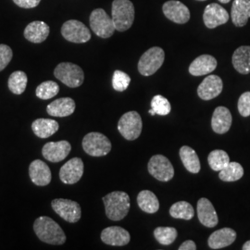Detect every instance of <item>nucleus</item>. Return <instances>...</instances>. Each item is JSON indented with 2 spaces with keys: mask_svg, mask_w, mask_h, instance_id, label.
<instances>
[{
  "mask_svg": "<svg viewBox=\"0 0 250 250\" xmlns=\"http://www.w3.org/2000/svg\"><path fill=\"white\" fill-rule=\"evenodd\" d=\"M197 1H206V0H197Z\"/></svg>",
  "mask_w": 250,
  "mask_h": 250,
  "instance_id": "44",
  "label": "nucleus"
},
{
  "mask_svg": "<svg viewBox=\"0 0 250 250\" xmlns=\"http://www.w3.org/2000/svg\"><path fill=\"white\" fill-rule=\"evenodd\" d=\"M59 92L60 86L56 82L45 81L37 86L36 95L38 99L47 100L56 97L59 94Z\"/></svg>",
  "mask_w": 250,
  "mask_h": 250,
  "instance_id": "34",
  "label": "nucleus"
},
{
  "mask_svg": "<svg viewBox=\"0 0 250 250\" xmlns=\"http://www.w3.org/2000/svg\"><path fill=\"white\" fill-rule=\"evenodd\" d=\"M148 172L161 182H168L174 176V169L168 158L163 155H155L147 165Z\"/></svg>",
  "mask_w": 250,
  "mask_h": 250,
  "instance_id": "9",
  "label": "nucleus"
},
{
  "mask_svg": "<svg viewBox=\"0 0 250 250\" xmlns=\"http://www.w3.org/2000/svg\"><path fill=\"white\" fill-rule=\"evenodd\" d=\"M180 158L185 168L191 173H198L201 169L200 161L197 152L188 146H184L180 149Z\"/></svg>",
  "mask_w": 250,
  "mask_h": 250,
  "instance_id": "28",
  "label": "nucleus"
},
{
  "mask_svg": "<svg viewBox=\"0 0 250 250\" xmlns=\"http://www.w3.org/2000/svg\"><path fill=\"white\" fill-rule=\"evenodd\" d=\"M83 148L91 157H103L111 150V143L106 135L97 132L86 134L83 139Z\"/></svg>",
  "mask_w": 250,
  "mask_h": 250,
  "instance_id": "7",
  "label": "nucleus"
},
{
  "mask_svg": "<svg viewBox=\"0 0 250 250\" xmlns=\"http://www.w3.org/2000/svg\"><path fill=\"white\" fill-rule=\"evenodd\" d=\"M83 162L80 158L67 161L60 170V178L63 184L74 185L80 181L83 174Z\"/></svg>",
  "mask_w": 250,
  "mask_h": 250,
  "instance_id": "13",
  "label": "nucleus"
},
{
  "mask_svg": "<svg viewBox=\"0 0 250 250\" xmlns=\"http://www.w3.org/2000/svg\"><path fill=\"white\" fill-rule=\"evenodd\" d=\"M221 3H224V4H227V3H229L231 0H219Z\"/></svg>",
  "mask_w": 250,
  "mask_h": 250,
  "instance_id": "43",
  "label": "nucleus"
},
{
  "mask_svg": "<svg viewBox=\"0 0 250 250\" xmlns=\"http://www.w3.org/2000/svg\"><path fill=\"white\" fill-rule=\"evenodd\" d=\"M238 111L243 117L250 116V92L242 94L238 99Z\"/></svg>",
  "mask_w": 250,
  "mask_h": 250,
  "instance_id": "39",
  "label": "nucleus"
},
{
  "mask_svg": "<svg viewBox=\"0 0 250 250\" xmlns=\"http://www.w3.org/2000/svg\"><path fill=\"white\" fill-rule=\"evenodd\" d=\"M217 61L213 56L201 55L189 66V73L193 76H203L213 72L217 67Z\"/></svg>",
  "mask_w": 250,
  "mask_h": 250,
  "instance_id": "22",
  "label": "nucleus"
},
{
  "mask_svg": "<svg viewBox=\"0 0 250 250\" xmlns=\"http://www.w3.org/2000/svg\"><path fill=\"white\" fill-rule=\"evenodd\" d=\"M72 150V146L68 141L48 142L42 148V155L46 161L60 162L65 160Z\"/></svg>",
  "mask_w": 250,
  "mask_h": 250,
  "instance_id": "16",
  "label": "nucleus"
},
{
  "mask_svg": "<svg viewBox=\"0 0 250 250\" xmlns=\"http://www.w3.org/2000/svg\"><path fill=\"white\" fill-rule=\"evenodd\" d=\"M164 60V50L159 46H153L141 56L138 62V72L143 76H151L161 69Z\"/></svg>",
  "mask_w": 250,
  "mask_h": 250,
  "instance_id": "5",
  "label": "nucleus"
},
{
  "mask_svg": "<svg viewBox=\"0 0 250 250\" xmlns=\"http://www.w3.org/2000/svg\"><path fill=\"white\" fill-rule=\"evenodd\" d=\"M178 232L173 227H158L154 231V236L161 245L169 246L177 238Z\"/></svg>",
  "mask_w": 250,
  "mask_h": 250,
  "instance_id": "35",
  "label": "nucleus"
},
{
  "mask_svg": "<svg viewBox=\"0 0 250 250\" xmlns=\"http://www.w3.org/2000/svg\"><path fill=\"white\" fill-rule=\"evenodd\" d=\"M27 78L26 73L21 71L12 72L8 81L9 89L15 95H21L26 89Z\"/></svg>",
  "mask_w": 250,
  "mask_h": 250,
  "instance_id": "30",
  "label": "nucleus"
},
{
  "mask_svg": "<svg viewBox=\"0 0 250 250\" xmlns=\"http://www.w3.org/2000/svg\"><path fill=\"white\" fill-rule=\"evenodd\" d=\"M236 239V232L231 228H223L210 234L208 245L211 250H221L231 246Z\"/></svg>",
  "mask_w": 250,
  "mask_h": 250,
  "instance_id": "21",
  "label": "nucleus"
},
{
  "mask_svg": "<svg viewBox=\"0 0 250 250\" xmlns=\"http://www.w3.org/2000/svg\"><path fill=\"white\" fill-rule=\"evenodd\" d=\"M231 17L235 26H245L250 18V0H233Z\"/></svg>",
  "mask_w": 250,
  "mask_h": 250,
  "instance_id": "25",
  "label": "nucleus"
},
{
  "mask_svg": "<svg viewBox=\"0 0 250 250\" xmlns=\"http://www.w3.org/2000/svg\"><path fill=\"white\" fill-rule=\"evenodd\" d=\"M208 161L209 167L212 170L214 171H221L230 163V158L224 150L216 149L208 154Z\"/></svg>",
  "mask_w": 250,
  "mask_h": 250,
  "instance_id": "33",
  "label": "nucleus"
},
{
  "mask_svg": "<svg viewBox=\"0 0 250 250\" xmlns=\"http://www.w3.org/2000/svg\"><path fill=\"white\" fill-rule=\"evenodd\" d=\"M232 117L230 110L225 107H218L215 108L211 127L216 134H226L232 126Z\"/></svg>",
  "mask_w": 250,
  "mask_h": 250,
  "instance_id": "20",
  "label": "nucleus"
},
{
  "mask_svg": "<svg viewBox=\"0 0 250 250\" xmlns=\"http://www.w3.org/2000/svg\"><path fill=\"white\" fill-rule=\"evenodd\" d=\"M244 175V169L238 162H230L224 169L219 171V178L224 182H235Z\"/></svg>",
  "mask_w": 250,
  "mask_h": 250,
  "instance_id": "32",
  "label": "nucleus"
},
{
  "mask_svg": "<svg viewBox=\"0 0 250 250\" xmlns=\"http://www.w3.org/2000/svg\"><path fill=\"white\" fill-rule=\"evenodd\" d=\"M232 65L241 74L250 73V45H242L232 55Z\"/></svg>",
  "mask_w": 250,
  "mask_h": 250,
  "instance_id": "26",
  "label": "nucleus"
},
{
  "mask_svg": "<svg viewBox=\"0 0 250 250\" xmlns=\"http://www.w3.org/2000/svg\"><path fill=\"white\" fill-rule=\"evenodd\" d=\"M197 209L198 220L206 227L213 228L219 223L214 207L208 198L202 197L197 201Z\"/></svg>",
  "mask_w": 250,
  "mask_h": 250,
  "instance_id": "19",
  "label": "nucleus"
},
{
  "mask_svg": "<svg viewBox=\"0 0 250 250\" xmlns=\"http://www.w3.org/2000/svg\"><path fill=\"white\" fill-rule=\"evenodd\" d=\"M13 2L21 8L33 9L39 5L41 0H13Z\"/></svg>",
  "mask_w": 250,
  "mask_h": 250,
  "instance_id": "40",
  "label": "nucleus"
},
{
  "mask_svg": "<svg viewBox=\"0 0 250 250\" xmlns=\"http://www.w3.org/2000/svg\"><path fill=\"white\" fill-rule=\"evenodd\" d=\"M29 175L37 187H45L50 184L52 174L48 165L44 161L36 160L29 166Z\"/></svg>",
  "mask_w": 250,
  "mask_h": 250,
  "instance_id": "18",
  "label": "nucleus"
},
{
  "mask_svg": "<svg viewBox=\"0 0 250 250\" xmlns=\"http://www.w3.org/2000/svg\"><path fill=\"white\" fill-rule=\"evenodd\" d=\"M12 50L9 45L0 44V72L3 71L12 60Z\"/></svg>",
  "mask_w": 250,
  "mask_h": 250,
  "instance_id": "38",
  "label": "nucleus"
},
{
  "mask_svg": "<svg viewBox=\"0 0 250 250\" xmlns=\"http://www.w3.org/2000/svg\"><path fill=\"white\" fill-rule=\"evenodd\" d=\"M49 32L50 28L45 22L36 21L27 25L24 30V37L32 43L39 44L48 37Z\"/></svg>",
  "mask_w": 250,
  "mask_h": 250,
  "instance_id": "23",
  "label": "nucleus"
},
{
  "mask_svg": "<svg viewBox=\"0 0 250 250\" xmlns=\"http://www.w3.org/2000/svg\"><path fill=\"white\" fill-rule=\"evenodd\" d=\"M101 240L108 246L124 247L131 240V235L127 230L120 226H110L101 232Z\"/></svg>",
  "mask_w": 250,
  "mask_h": 250,
  "instance_id": "17",
  "label": "nucleus"
},
{
  "mask_svg": "<svg viewBox=\"0 0 250 250\" xmlns=\"http://www.w3.org/2000/svg\"><path fill=\"white\" fill-rule=\"evenodd\" d=\"M131 83V77L122 71H115L112 77V86L118 92H124L128 88Z\"/></svg>",
  "mask_w": 250,
  "mask_h": 250,
  "instance_id": "37",
  "label": "nucleus"
},
{
  "mask_svg": "<svg viewBox=\"0 0 250 250\" xmlns=\"http://www.w3.org/2000/svg\"><path fill=\"white\" fill-rule=\"evenodd\" d=\"M197 250V245L193 240H188L184 242L180 247L179 250Z\"/></svg>",
  "mask_w": 250,
  "mask_h": 250,
  "instance_id": "41",
  "label": "nucleus"
},
{
  "mask_svg": "<svg viewBox=\"0 0 250 250\" xmlns=\"http://www.w3.org/2000/svg\"><path fill=\"white\" fill-rule=\"evenodd\" d=\"M170 215L175 219L189 221L194 217L195 210L193 206L187 201H178L170 207Z\"/></svg>",
  "mask_w": 250,
  "mask_h": 250,
  "instance_id": "31",
  "label": "nucleus"
},
{
  "mask_svg": "<svg viewBox=\"0 0 250 250\" xmlns=\"http://www.w3.org/2000/svg\"><path fill=\"white\" fill-rule=\"evenodd\" d=\"M36 236L49 245H63L66 242V234L62 227L54 220L46 216L37 218L34 224Z\"/></svg>",
  "mask_w": 250,
  "mask_h": 250,
  "instance_id": "1",
  "label": "nucleus"
},
{
  "mask_svg": "<svg viewBox=\"0 0 250 250\" xmlns=\"http://www.w3.org/2000/svg\"><path fill=\"white\" fill-rule=\"evenodd\" d=\"M229 13L221 5L211 3L206 7L203 13V21L206 27L214 29L216 27L225 24L229 21Z\"/></svg>",
  "mask_w": 250,
  "mask_h": 250,
  "instance_id": "14",
  "label": "nucleus"
},
{
  "mask_svg": "<svg viewBox=\"0 0 250 250\" xmlns=\"http://www.w3.org/2000/svg\"><path fill=\"white\" fill-rule=\"evenodd\" d=\"M54 211L70 224H75L81 219V206L70 199L57 198L51 202Z\"/></svg>",
  "mask_w": 250,
  "mask_h": 250,
  "instance_id": "11",
  "label": "nucleus"
},
{
  "mask_svg": "<svg viewBox=\"0 0 250 250\" xmlns=\"http://www.w3.org/2000/svg\"><path fill=\"white\" fill-rule=\"evenodd\" d=\"M59 123L52 119H37L32 124V130L40 138H48L59 130Z\"/></svg>",
  "mask_w": 250,
  "mask_h": 250,
  "instance_id": "27",
  "label": "nucleus"
},
{
  "mask_svg": "<svg viewBox=\"0 0 250 250\" xmlns=\"http://www.w3.org/2000/svg\"><path fill=\"white\" fill-rule=\"evenodd\" d=\"M103 202L107 218L114 222L125 219L131 207L129 195L123 191H114L107 194L103 197Z\"/></svg>",
  "mask_w": 250,
  "mask_h": 250,
  "instance_id": "2",
  "label": "nucleus"
},
{
  "mask_svg": "<svg viewBox=\"0 0 250 250\" xmlns=\"http://www.w3.org/2000/svg\"><path fill=\"white\" fill-rule=\"evenodd\" d=\"M224 89V83L218 75H208L198 85L197 95L203 100H211L217 98Z\"/></svg>",
  "mask_w": 250,
  "mask_h": 250,
  "instance_id": "15",
  "label": "nucleus"
},
{
  "mask_svg": "<svg viewBox=\"0 0 250 250\" xmlns=\"http://www.w3.org/2000/svg\"><path fill=\"white\" fill-rule=\"evenodd\" d=\"M243 250H250V241H247L244 245H243Z\"/></svg>",
  "mask_w": 250,
  "mask_h": 250,
  "instance_id": "42",
  "label": "nucleus"
},
{
  "mask_svg": "<svg viewBox=\"0 0 250 250\" xmlns=\"http://www.w3.org/2000/svg\"><path fill=\"white\" fill-rule=\"evenodd\" d=\"M137 204L144 212L153 214L160 208V202L157 196L149 190H143L137 196Z\"/></svg>",
  "mask_w": 250,
  "mask_h": 250,
  "instance_id": "29",
  "label": "nucleus"
},
{
  "mask_svg": "<svg viewBox=\"0 0 250 250\" xmlns=\"http://www.w3.org/2000/svg\"><path fill=\"white\" fill-rule=\"evenodd\" d=\"M162 11L166 18L178 24H185L190 20V10L185 4L177 0L165 2L162 6Z\"/></svg>",
  "mask_w": 250,
  "mask_h": 250,
  "instance_id": "12",
  "label": "nucleus"
},
{
  "mask_svg": "<svg viewBox=\"0 0 250 250\" xmlns=\"http://www.w3.org/2000/svg\"><path fill=\"white\" fill-rule=\"evenodd\" d=\"M143 123L137 111H128L121 117L118 123V130L126 140L134 141L142 133Z\"/></svg>",
  "mask_w": 250,
  "mask_h": 250,
  "instance_id": "6",
  "label": "nucleus"
},
{
  "mask_svg": "<svg viewBox=\"0 0 250 250\" xmlns=\"http://www.w3.org/2000/svg\"><path fill=\"white\" fill-rule=\"evenodd\" d=\"M62 35L66 40L76 44L86 43L91 39L88 28L76 20H70L64 22L62 27Z\"/></svg>",
  "mask_w": 250,
  "mask_h": 250,
  "instance_id": "10",
  "label": "nucleus"
},
{
  "mask_svg": "<svg viewBox=\"0 0 250 250\" xmlns=\"http://www.w3.org/2000/svg\"><path fill=\"white\" fill-rule=\"evenodd\" d=\"M134 6L130 0H114L112 2L111 15L117 31L125 32L133 25Z\"/></svg>",
  "mask_w": 250,
  "mask_h": 250,
  "instance_id": "3",
  "label": "nucleus"
},
{
  "mask_svg": "<svg viewBox=\"0 0 250 250\" xmlns=\"http://www.w3.org/2000/svg\"><path fill=\"white\" fill-rule=\"evenodd\" d=\"M89 21L91 29L101 38H108L113 36L116 31L112 18H110L103 9L93 10Z\"/></svg>",
  "mask_w": 250,
  "mask_h": 250,
  "instance_id": "8",
  "label": "nucleus"
},
{
  "mask_svg": "<svg viewBox=\"0 0 250 250\" xmlns=\"http://www.w3.org/2000/svg\"><path fill=\"white\" fill-rule=\"evenodd\" d=\"M75 102L71 98L56 99L46 107V112L53 117H67L75 110Z\"/></svg>",
  "mask_w": 250,
  "mask_h": 250,
  "instance_id": "24",
  "label": "nucleus"
},
{
  "mask_svg": "<svg viewBox=\"0 0 250 250\" xmlns=\"http://www.w3.org/2000/svg\"><path fill=\"white\" fill-rule=\"evenodd\" d=\"M151 109L155 112V114L166 116L170 113L171 106L168 99L161 95H157L152 99Z\"/></svg>",
  "mask_w": 250,
  "mask_h": 250,
  "instance_id": "36",
  "label": "nucleus"
},
{
  "mask_svg": "<svg viewBox=\"0 0 250 250\" xmlns=\"http://www.w3.org/2000/svg\"><path fill=\"white\" fill-rule=\"evenodd\" d=\"M54 75L71 88L79 87L84 80V73L82 68L71 62L60 63L54 71Z\"/></svg>",
  "mask_w": 250,
  "mask_h": 250,
  "instance_id": "4",
  "label": "nucleus"
}]
</instances>
